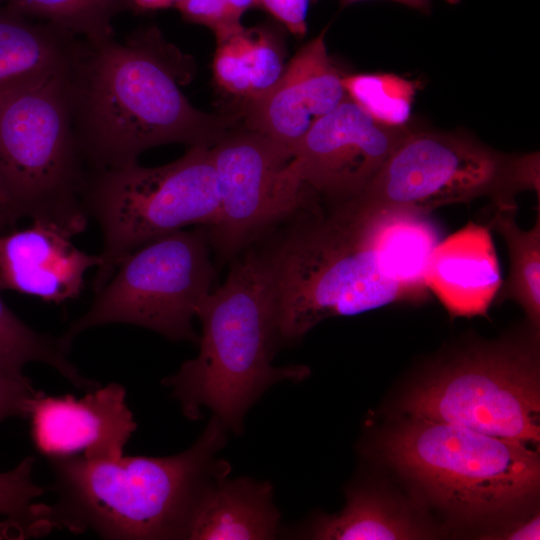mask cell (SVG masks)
<instances>
[{
    "mask_svg": "<svg viewBox=\"0 0 540 540\" xmlns=\"http://www.w3.org/2000/svg\"><path fill=\"white\" fill-rule=\"evenodd\" d=\"M268 481L249 477L212 479L191 514L185 539L265 540L278 535L280 512Z\"/></svg>",
    "mask_w": 540,
    "mask_h": 540,
    "instance_id": "e0dca14e",
    "label": "cell"
},
{
    "mask_svg": "<svg viewBox=\"0 0 540 540\" xmlns=\"http://www.w3.org/2000/svg\"><path fill=\"white\" fill-rule=\"evenodd\" d=\"M401 409L527 445L540 442L536 336L471 348L439 365L402 398Z\"/></svg>",
    "mask_w": 540,
    "mask_h": 540,
    "instance_id": "ba28073f",
    "label": "cell"
},
{
    "mask_svg": "<svg viewBox=\"0 0 540 540\" xmlns=\"http://www.w3.org/2000/svg\"><path fill=\"white\" fill-rule=\"evenodd\" d=\"M28 418L36 449L50 459L83 453L85 458H118L137 429L119 383L97 387L82 398L39 391Z\"/></svg>",
    "mask_w": 540,
    "mask_h": 540,
    "instance_id": "4fadbf2b",
    "label": "cell"
},
{
    "mask_svg": "<svg viewBox=\"0 0 540 540\" xmlns=\"http://www.w3.org/2000/svg\"><path fill=\"white\" fill-rule=\"evenodd\" d=\"M490 536L497 539L508 540H538L540 539V516L535 513L527 520H522L508 528L504 532L495 533Z\"/></svg>",
    "mask_w": 540,
    "mask_h": 540,
    "instance_id": "f1b7e54d",
    "label": "cell"
},
{
    "mask_svg": "<svg viewBox=\"0 0 540 540\" xmlns=\"http://www.w3.org/2000/svg\"><path fill=\"white\" fill-rule=\"evenodd\" d=\"M84 205L98 222L102 263L94 292L111 279L122 260L141 245L189 225L211 226L219 212V190L210 147L192 146L179 159L157 167L138 162L93 170Z\"/></svg>",
    "mask_w": 540,
    "mask_h": 540,
    "instance_id": "52a82bcc",
    "label": "cell"
},
{
    "mask_svg": "<svg viewBox=\"0 0 540 540\" xmlns=\"http://www.w3.org/2000/svg\"><path fill=\"white\" fill-rule=\"evenodd\" d=\"M34 537L33 532L23 523L0 516V540H18Z\"/></svg>",
    "mask_w": 540,
    "mask_h": 540,
    "instance_id": "f546056e",
    "label": "cell"
},
{
    "mask_svg": "<svg viewBox=\"0 0 540 540\" xmlns=\"http://www.w3.org/2000/svg\"><path fill=\"white\" fill-rule=\"evenodd\" d=\"M378 450L426 500L462 522L511 512L539 490L538 451L450 423L409 417L380 438Z\"/></svg>",
    "mask_w": 540,
    "mask_h": 540,
    "instance_id": "5b68a950",
    "label": "cell"
},
{
    "mask_svg": "<svg viewBox=\"0 0 540 540\" xmlns=\"http://www.w3.org/2000/svg\"><path fill=\"white\" fill-rule=\"evenodd\" d=\"M69 68L0 100V190L17 219L85 231L87 174L75 138Z\"/></svg>",
    "mask_w": 540,
    "mask_h": 540,
    "instance_id": "8992f818",
    "label": "cell"
},
{
    "mask_svg": "<svg viewBox=\"0 0 540 540\" xmlns=\"http://www.w3.org/2000/svg\"><path fill=\"white\" fill-rule=\"evenodd\" d=\"M312 1L316 2L317 0H312ZM357 1H362V0H340V2L343 5H348V4L357 2ZM392 1H396V2H399V3L405 4V5L410 6L412 8L418 9L421 12H424V13L429 12L430 7H431L430 0H392Z\"/></svg>",
    "mask_w": 540,
    "mask_h": 540,
    "instance_id": "d6a6232c",
    "label": "cell"
},
{
    "mask_svg": "<svg viewBox=\"0 0 540 540\" xmlns=\"http://www.w3.org/2000/svg\"><path fill=\"white\" fill-rule=\"evenodd\" d=\"M137 8L142 10H157L177 7L183 0H130Z\"/></svg>",
    "mask_w": 540,
    "mask_h": 540,
    "instance_id": "4dcf8cb0",
    "label": "cell"
},
{
    "mask_svg": "<svg viewBox=\"0 0 540 540\" xmlns=\"http://www.w3.org/2000/svg\"><path fill=\"white\" fill-rule=\"evenodd\" d=\"M75 42L48 25L0 16V100L67 69Z\"/></svg>",
    "mask_w": 540,
    "mask_h": 540,
    "instance_id": "d6986e66",
    "label": "cell"
},
{
    "mask_svg": "<svg viewBox=\"0 0 540 540\" xmlns=\"http://www.w3.org/2000/svg\"><path fill=\"white\" fill-rule=\"evenodd\" d=\"M347 97L380 124L403 127L411 113L416 83L394 74L341 77Z\"/></svg>",
    "mask_w": 540,
    "mask_h": 540,
    "instance_id": "cb8c5ba5",
    "label": "cell"
},
{
    "mask_svg": "<svg viewBox=\"0 0 540 540\" xmlns=\"http://www.w3.org/2000/svg\"><path fill=\"white\" fill-rule=\"evenodd\" d=\"M212 68L221 89L248 102L271 89L285 66L282 52L269 30L243 26L217 41Z\"/></svg>",
    "mask_w": 540,
    "mask_h": 540,
    "instance_id": "ffe728a7",
    "label": "cell"
},
{
    "mask_svg": "<svg viewBox=\"0 0 540 540\" xmlns=\"http://www.w3.org/2000/svg\"><path fill=\"white\" fill-rule=\"evenodd\" d=\"M253 7L257 0H183L176 8L186 20L210 28L220 41L243 27L241 17Z\"/></svg>",
    "mask_w": 540,
    "mask_h": 540,
    "instance_id": "484cf974",
    "label": "cell"
},
{
    "mask_svg": "<svg viewBox=\"0 0 540 540\" xmlns=\"http://www.w3.org/2000/svg\"><path fill=\"white\" fill-rule=\"evenodd\" d=\"M9 14L44 19L47 25L74 38L99 42L113 37L111 19L121 0H6Z\"/></svg>",
    "mask_w": 540,
    "mask_h": 540,
    "instance_id": "603a6c76",
    "label": "cell"
},
{
    "mask_svg": "<svg viewBox=\"0 0 540 540\" xmlns=\"http://www.w3.org/2000/svg\"><path fill=\"white\" fill-rule=\"evenodd\" d=\"M325 31L295 54L271 89L246 102L243 127L293 151L312 126L347 97L328 55Z\"/></svg>",
    "mask_w": 540,
    "mask_h": 540,
    "instance_id": "5bb4252c",
    "label": "cell"
},
{
    "mask_svg": "<svg viewBox=\"0 0 540 540\" xmlns=\"http://www.w3.org/2000/svg\"><path fill=\"white\" fill-rule=\"evenodd\" d=\"M517 208L496 207L488 228L505 240L510 271L498 292L500 300L516 302L526 314L530 326L540 327V211L533 227L521 229L516 220Z\"/></svg>",
    "mask_w": 540,
    "mask_h": 540,
    "instance_id": "44dd1931",
    "label": "cell"
},
{
    "mask_svg": "<svg viewBox=\"0 0 540 540\" xmlns=\"http://www.w3.org/2000/svg\"><path fill=\"white\" fill-rule=\"evenodd\" d=\"M525 189L539 193L537 155L508 156L461 135L409 131L350 200L368 209L406 208L429 215L483 196L496 207L517 208L515 196Z\"/></svg>",
    "mask_w": 540,
    "mask_h": 540,
    "instance_id": "9c48e42d",
    "label": "cell"
},
{
    "mask_svg": "<svg viewBox=\"0 0 540 540\" xmlns=\"http://www.w3.org/2000/svg\"><path fill=\"white\" fill-rule=\"evenodd\" d=\"M296 216V223L263 254L273 283L279 341L299 340L331 317L429 298L408 284L382 251L374 211L349 200L326 213L307 208Z\"/></svg>",
    "mask_w": 540,
    "mask_h": 540,
    "instance_id": "7a4b0ae2",
    "label": "cell"
},
{
    "mask_svg": "<svg viewBox=\"0 0 540 540\" xmlns=\"http://www.w3.org/2000/svg\"><path fill=\"white\" fill-rule=\"evenodd\" d=\"M228 430L214 416L196 442L166 457L50 459L55 529L91 530L106 539H185L194 506L214 478L229 475L218 457Z\"/></svg>",
    "mask_w": 540,
    "mask_h": 540,
    "instance_id": "3957f363",
    "label": "cell"
},
{
    "mask_svg": "<svg viewBox=\"0 0 540 540\" xmlns=\"http://www.w3.org/2000/svg\"><path fill=\"white\" fill-rule=\"evenodd\" d=\"M219 190V212L205 227L222 257L232 258L263 231L310 208L308 191L293 167V151L242 128L210 147Z\"/></svg>",
    "mask_w": 540,
    "mask_h": 540,
    "instance_id": "8fae6325",
    "label": "cell"
},
{
    "mask_svg": "<svg viewBox=\"0 0 540 540\" xmlns=\"http://www.w3.org/2000/svg\"><path fill=\"white\" fill-rule=\"evenodd\" d=\"M409 130L378 123L346 97L293 150V167L332 205L358 196Z\"/></svg>",
    "mask_w": 540,
    "mask_h": 540,
    "instance_id": "7c38bea8",
    "label": "cell"
},
{
    "mask_svg": "<svg viewBox=\"0 0 540 540\" xmlns=\"http://www.w3.org/2000/svg\"><path fill=\"white\" fill-rule=\"evenodd\" d=\"M60 226L33 220L24 229L0 231V291L12 290L62 303L78 297L85 273L102 263L77 248Z\"/></svg>",
    "mask_w": 540,
    "mask_h": 540,
    "instance_id": "9a60e30c",
    "label": "cell"
},
{
    "mask_svg": "<svg viewBox=\"0 0 540 540\" xmlns=\"http://www.w3.org/2000/svg\"><path fill=\"white\" fill-rule=\"evenodd\" d=\"M503 283L486 226L468 223L440 241L426 272V284L453 317L486 315Z\"/></svg>",
    "mask_w": 540,
    "mask_h": 540,
    "instance_id": "2e32d148",
    "label": "cell"
},
{
    "mask_svg": "<svg viewBox=\"0 0 540 540\" xmlns=\"http://www.w3.org/2000/svg\"><path fill=\"white\" fill-rule=\"evenodd\" d=\"M311 0H257L258 6L267 10L296 36L307 31L306 17Z\"/></svg>",
    "mask_w": 540,
    "mask_h": 540,
    "instance_id": "83f0119b",
    "label": "cell"
},
{
    "mask_svg": "<svg viewBox=\"0 0 540 540\" xmlns=\"http://www.w3.org/2000/svg\"><path fill=\"white\" fill-rule=\"evenodd\" d=\"M205 227L178 230L130 252L98 291L87 312L59 338L68 351L80 333L126 323L174 341L199 342L192 320L215 277Z\"/></svg>",
    "mask_w": 540,
    "mask_h": 540,
    "instance_id": "30bf717a",
    "label": "cell"
},
{
    "mask_svg": "<svg viewBox=\"0 0 540 540\" xmlns=\"http://www.w3.org/2000/svg\"><path fill=\"white\" fill-rule=\"evenodd\" d=\"M67 352L59 338L39 333L24 323L0 295V372L24 376L26 364L41 362L54 368L79 389L98 387L95 381L79 373Z\"/></svg>",
    "mask_w": 540,
    "mask_h": 540,
    "instance_id": "7402d4cb",
    "label": "cell"
},
{
    "mask_svg": "<svg viewBox=\"0 0 540 540\" xmlns=\"http://www.w3.org/2000/svg\"><path fill=\"white\" fill-rule=\"evenodd\" d=\"M186 61L156 28L123 41L75 43L69 68L72 123L93 170L137 162L155 146L212 147L237 117L195 108L180 89Z\"/></svg>",
    "mask_w": 540,
    "mask_h": 540,
    "instance_id": "6da1fadb",
    "label": "cell"
},
{
    "mask_svg": "<svg viewBox=\"0 0 540 540\" xmlns=\"http://www.w3.org/2000/svg\"><path fill=\"white\" fill-rule=\"evenodd\" d=\"M298 535L320 540L423 539L433 535L406 504L381 489L349 487L344 508L312 519Z\"/></svg>",
    "mask_w": 540,
    "mask_h": 540,
    "instance_id": "ac0fdd59",
    "label": "cell"
},
{
    "mask_svg": "<svg viewBox=\"0 0 540 540\" xmlns=\"http://www.w3.org/2000/svg\"><path fill=\"white\" fill-rule=\"evenodd\" d=\"M34 457H25L13 469L0 471V516L19 521L30 528L34 537L52 531L49 505L35 503L45 488L32 478Z\"/></svg>",
    "mask_w": 540,
    "mask_h": 540,
    "instance_id": "d4e9b609",
    "label": "cell"
},
{
    "mask_svg": "<svg viewBox=\"0 0 540 540\" xmlns=\"http://www.w3.org/2000/svg\"><path fill=\"white\" fill-rule=\"evenodd\" d=\"M38 392L25 375L0 372V422L10 417L28 418L30 405Z\"/></svg>",
    "mask_w": 540,
    "mask_h": 540,
    "instance_id": "4316f807",
    "label": "cell"
},
{
    "mask_svg": "<svg viewBox=\"0 0 540 540\" xmlns=\"http://www.w3.org/2000/svg\"><path fill=\"white\" fill-rule=\"evenodd\" d=\"M275 302L263 254L249 251L232 264L225 282L197 311L198 356L162 381L184 416L198 420L207 408L239 435L247 412L272 385L308 377L306 366L272 364L279 341Z\"/></svg>",
    "mask_w": 540,
    "mask_h": 540,
    "instance_id": "277c9868",
    "label": "cell"
},
{
    "mask_svg": "<svg viewBox=\"0 0 540 540\" xmlns=\"http://www.w3.org/2000/svg\"><path fill=\"white\" fill-rule=\"evenodd\" d=\"M18 219L11 210L8 202L0 190V231L5 228L12 227L17 223Z\"/></svg>",
    "mask_w": 540,
    "mask_h": 540,
    "instance_id": "1f68e13d",
    "label": "cell"
}]
</instances>
